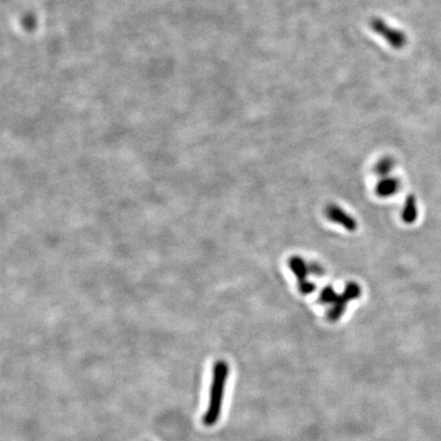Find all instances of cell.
<instances>
[{
    "instance_id": "obj_1",
    "label": "cell",
    "mask_w": 441,
    "mask_h": 441,
    "mask_svg": "<svg viewBox=\"0 0 441 441\" xmlns=\"http://www.w3.org/2000/svg\"><path fill=\"white\" fill-rule=\"evenodd\" d=\"M228 374V367L224 362H218L213 368V376L210 387L209 402L207 410L203 416V424L206 426H212L219 418L222 410L224 388Z\"/></svg>"
},
{
    "instance_id": "obj_2",
    "label": "cell",
    "mask_w": 441,
    "mask_h": 441,
    "mask_svg": "<svg viewBox=\"0 0 441 441\" xmlns=\"http://www.w3.org/2000/svg\"><path fill=\"white\" fill-rule=\"evenodd\" d=\"M371 29L380 37H382L391 47L401 49L406 44V36L402 31L390 27L385 21L379 18H374L370 22Z\"/></svg>"
},
{
    "instance_id": "obj_3",
    "label": "cell",
    "mask_w": 441,
    "mask_h": 441,
    "mask_svg": "<svg viewBox=\"0 0 441 441\" xmlns=\"http://www.w3.org/2000/svg\"><path fill=\"white\" fill-rule=\"evenodd\" d=\"M327 215L330 219L333 220V222L343 226L349 231H354L356 228L355 220L344 210H342L340 207L336 205H331L328 207Z\"/></svg>"
},
{
    "instance_id": "obj_4",
    "label": "cell",
    "mask_w": 441,
    "mask_h": 441,
    "mask_svg": "<svg viewBox=\"0 0 441 441\" xmlns=\"http://www.w3.org/2000/svg\"><path fill=\"white\" fill-rule=\"evenodd\" d=\"M398 187V182L395 179L385 178L382 179L377 185V193L381 196H388L393 194Z\"/></svg>"
},
{
    "instance_id": "obj_5",
    "label": "cell",
    "mask_w": 441,
    "mask_h": 441,
    "mask_svg": "<svg viewBox=\"0 0 441 441\" xmlns=\"http://www.w3.org/2000/svg\"><path fill=\"white\" fill-rule=\"evenodd\" d=\"M290 268L299 280V283L307 280V275L309 273V267L299 258H293L290 261Z\"/></svg>"
},
{
    "instance_id": "obj_6",
    "label": "cell",
    "mask_w": 441,
    "mask_h": 441,
    "mask_svg": "<svg viewBox=\"0 0 441 441\" xmlns=\"http://www.w3.org/2000/svg\"><path fill=\"white\" fill-rule=\"evenodd\" d=\"M392 160L390 158H382L376 166L375 171L380 176H386L392 168Z\"/></svg>"
},
{
    "instance_id": "obj_7",
    "label": "cell",
    "mask_w": 441,
    "mask_h": 441,
    "mask_svg": "<svg viewBox=\"0 0 441 441\" xmlns=\"http://www.w3.org/2000/svg\"><path fill=\"white\" fill-rule=\"evenodd\" d=\"M360 293H361L360 287L354 283H349L348 285H346L343 295L346 299H353L356 298L360 295Z\"/></svg>"
},
{
    "instance_id": "obj_8",
    "label": "cell",
    "mask_w": 441,
    "mask_h": 441,
    "mask_svg": "<svg viewBox=\"0 0 441 441\" xmlns=\"http://www.w3.org/2000/svg\"><path fill=\"white\" fill-rule=\"evenodd\" d=\"M415 216V205L411 199H408V201L406 202L405 208H404V212H403V217L406 220V222H410V220L414 218Z\"/></svg>"
},
{
    "instance_id": "obj_9",
    "label": "cell",
    "mask_w": 441,
    "mask_h": 441,
    "mask_svg": "<svg viewBox=\"0 0 441 441\" xmlns=\"http://www.w3.org/2000/svg\"><path fill=\"white\" fill-rule=\"evenodd\" d=\"M339 296L336 295V292L331 287H326L322 292V299L327 302L336 301Z\"/></svg>"
},
{
    "instance_id": "obj_10",
    "label": "cell",
    "mask_w": 441,
    "mask_h": 441,
    "mask_svg": "<svg viewBox=\"0 0 441 441\" xmlns=\"http://www.w3.org/2000/svg\"><path fill=\"white\" fill-rule=\"evenodd\" d=\"M299 288H300L301 292H304V293H310V292L314 291L315 285L312 282L306 280V281L299 283Z\"/></svg>"
}]
</instances>
